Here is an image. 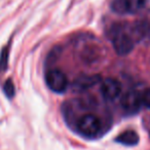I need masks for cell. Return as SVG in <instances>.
Instances as JSON below:
<instances>
[{"label":"cell","mask_w":150,"mask_h":150,"mask_svg":"<svg viewBox=\"0 0 150 150\" xmlns=\"http://www.w3.org/2000/svg\"><path fill=\"white\" fill-rule=\"evenodd\" d=\"M8 65V48L5 47L0 57V71H4Z\"/></svg>","instance_id":"30bf717a"},{"label":"cell","mask_w":150,"mask_h":150,"mask_svg":"<svg viewBox=\"0 0 150 150\" xmlns=\"http://www.w3.org/2000/svg\"><path fill=\"white\" fill-rule=\"evenodd\" d=\"M109 37L112 42L113 48L119 56H125L133 50L134 38L123 26H113L109 31Z\"/></svg>","instance_id":"6da1fadb"},{"label":"cell","mask_w":150,"mask_h":150,"mask_svg":"<svg viewBox=\"0 0 150 150\" xmlns=\"http://www.w3.org/2000/svg\"><path fill=\"white\" fill-rule=\"evenodd\" d=\"M142 105V97L137 91L131 90L123 94L121 98V106L123 110L129 114L138 112Z\"/></svg>","instance_id":"8992f818"},{"label":"cell","mask_w":150,"mask_h":150,"mask_svg":"<svg viewBox=\"0 0 150 150\" xmlns=\"http://www.w3.org/2000/svg\"><path fill=\"white\" fill-rule=\"evenodd\" d=\"M101 81H102V79H101L100 75L86 74V75H81V76H78L73 81L72 88L76 92H86V91L91 90L94 86L100 84Z\"/></svg>","instance_id":"52a82bcc"},{"label":"cell","mask_w":150,"mask_h":150,"mask_svg":"<svg viewBox=\"0 0 150 150\" xmlns=\"http://www.w3.org/2000/svg\"><path fill=\"white\" fill-rule=\"evenodd\" d=\"M141 97H142V104L150 109V88L144 91L143 94L141 95Z\"/></svg>","instance_id":"8fae6325"},{"label":"cell","mask_w":150,"mask_h":150,"mask_svg":"<svg viewBox=\"0 0 150 150\" xmlns=\"http://www.w3.org/2000/svg\"><path fill=\"white\" fill-rule=\"evenodd\" d=\"M76 129L82 136L93 138L98 136L102 129L101 119L94 113H86L76 120Z\"/></svg>","instance_id":"7a4b0ae2"},{"label":"cell","mask_w":150,"mask_h":150,"mask_svg":"<svg viewBox=\"0 0 150 150\" xmlns=\"http://www.w3.org/2000/svg\"><path fill=\"white\" fill-rule=\"evenodd\" d=\"M3 91H4L5 95L8 98H13V95L16 93V88H15V84H13V80L11 79H7L4 83V86H3Z\"/></svg>","instance_id":"9c48e42d"},{"label":"cell","mask_w":150,"mask_h":150,"mask_svg":"<svg viewBox=\"0 0 150 150\" xmlns=\"http://www.w3.org/2000/svg\"><path fill=\"white\" fill-rule=\"evenodd\" d=\"M100 91L104 99L112 101L117 99L121 94V84L117 79L112 77L102 80L100 83Z\"/></svg>","instance_id":"5b68a950"},{"label":"cell","mask_w":150,"mask_h":150,"mask_svg":"<svg viewBox=\"0 0 150 150\" xmlns=\"http://www.w3.org/2000/svg\"><path fill=\"white\" fill-rule=\"evenodd\" d=\"M115 141L120 144H123V145L134 146V145H137L138 142H139V135L135 131L129 129V131H125L123 133H121L115 139Z\"/></svg>","instance_id":"ba28073f"},{"label":"cell","mask_w":150,"mask_h":150,"mask_svg":"<svg viewBox=\"0 0 150 150\" xmlns=\"http://www.w3.org/2000/svg\"><path fill=\"white\" fill-rule=\"evenodd\" d=\"M147 0H112L110 7L118 15H134L145 7Z\"/></svg>","instance_id":"3957f363"},{"label":"cell","mask_w":150,"mask_h":150,"mask_svg":"<svg viewBox=\"0 0 150 150\" xmlns=\"http://www.w3.org/2000/svg\"><path fill=\"white\" fill-rule=\"evenodd\" d=\"M45 81L50 90L57 94L64 93L69 86L66 74L59 69H52L48 71L45 75Z\"/></svg>","instance_id":"277c9868"}]
</instances>
